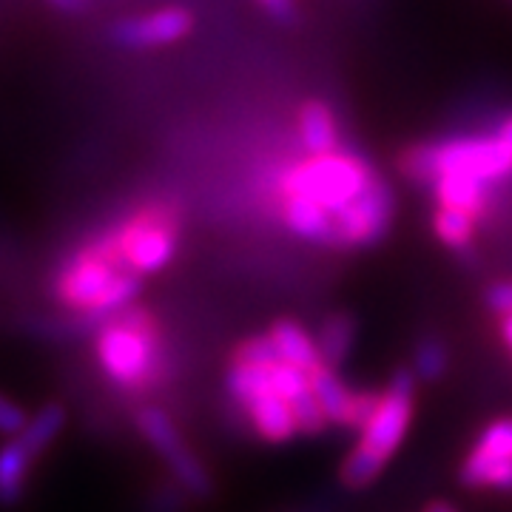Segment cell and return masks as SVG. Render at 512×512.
Listing matches in <instances>:
<instances>
[{
    "mask_svg": "<svg viewBox=\"0 0 512 512\" xmlns=\"http://www.w3.org/2000/svg\"><path fill=\"white\" fill-rule=\"evenodd\" d=\"M416 384L419 379L410 365L393 370L376 413L359 430V444L350 450V456L339 470V478L348 490L370 487L382 476L387 461L402 447L410 421H413V410H416Z\"/></svg>",
    "mask_w": 512,
    "mask_h": 512,
    "instance_id": "obj_1",
    "label": "cell"
},
{
    "mask_svg": "<svg viewBox=\"0 0 512 512\" xmlns=\"http://www.w3.org/2000/svg\"><path fill=\"white\" fill-rule=\"evenodd\" d=\"M399 171L410 183L430 185L441 174H467L484 183H495L512 174V151L495 137H453L444 143H416L399 154Z\"/></svg>",
    "mask_w": 512,
    "mask_h": 512,
    "instance_id": "obj_2",
    "label": "cell"
},
{
    "mask_svg": "<svg viewBox=\"0 0 512 512\" xmlns=\"http://www.w3.org/2000/svg\"><path fill=\"white\" fill-rule=\"evenodd\" d=\"M157 325L146 311L120 308L103 322L97 336V356L111 379L123 387H140L157 376L160 342Z\"/></svg>",
    "mask_w": 512,
    "mask_h": 512,
    "instance_id": "obj_3",
    "label": "cell"
},
{
    "mask_svg": "<svg viewBox=\"0 0 512 512\" xmlns=\"http://www.w3.org/2000/svg\"><path fill=\"white\" fill-rule=\"evenodd\" d=\"M376 168L348 151H330L319 154L305 163L293 165L291 171L282 177V191L288 197H305V200L319 202L330 211H339L342 205L356 200Z\"/></svg>",
    "mask_w": 512,
    "mask_h": 512,
    "instance_id": "obj_4",
    "label": "cell"
},
{
    "mask_svg": "<svg viewBox=\"0 0 512 512\" xmlns=\"http://www.w3.org/2000/svg\"><path fill=\"white\" fill-rule=\"evenodd\" d=\"M396 217V194L390 183L376 171L365 191L333 211L336 248H376L382 245Z\"/></svg>",
    "mask_w": 512,
    "mask_h": 512,
    "instance_id": "obj_5",
    "label": "cell"
},
{
    "mask_svg": "<svg viewBox=\"0 0 512 512\" xmlns=\"http://www.w3.org/2000/svg\"><path fill=\"white\" fill-rule=\"evenodd\" d=\"M117 251L128 271L154 274L171 262L177 251V217L165 208H151L117 234Z\"/></svg>",
    "mask_w": 512,
    "mask_h": 512,
    "instance_id": "obj_6",
    "label": "cell"
},
{
    "mask_svg": "<svg viewBox=\"0 0 512 512\" xmlns=\"http://www.w3.org/2000/svg\"><path fill=\"white\" fill-rule=\"evenodd\" d=\"M137 424H140V433L151 441V447L165 458V464L171 467V473H174L180 487H185L188 493L194 495L211 493V478L205 473V467L185 447V441L180 439L174 421L168 419L163 410L148 407V410H143L137 416Z\"/></svg>",
    "mask_w": 512,
    "mask_h": 512,
    "instance_id": "obj_7",
    "label": "cell"
},
{
    "mask_svg": "<svg viewBox=\"0 0 512 512\" xmlns=\"http://www.w3.org/2000/svg\"><path fill=\"white\" fill-rule=\"evenodd\" d=\"M120 274L117 262L100 254L97 248H89L80 256H74L69 268L57 279V299L74 311H92L94 302L106 293L114 276Z\"/></svg>",
    "mask_w": 512,
    "mask_h": 512,
    "instance_id": "obj_8",
    "label": "cell"
},
{
    "mask_svg": "<svg viewBox=\"0 0 512 512\" xmlns=\"http://www.w3.org/2000/svg\"><path fill=\"white\" fill-rule=\"evenodd\" d=\"M194 29V18L185 9H160L140 18H126L114 26V43L123 49H157L183 40Z\"/></svg>",
    "mask_w": 512,
    "mask_h": 512,
    "instance_id": "obj_9",
    "label": "cell"
},
{
    "mask_svg": "<svg viewBox=\"0 0 512 512\" xmlns=\"http://www.w3.org/2000/svg\"><path fill=\"white\" fill-rule=\"evenodd\" d=\"M282 217H285L288 231L299 239L319 242L325 248H336V222H333V211L325 205L305 200V197H288L285 208H282Z\"/></svg>",
    "mask_w": 512,
    "mask_h": 512,
    "instance_id": "obj_10",
    "label": "cell"
},
{
    "mask_svg": "<svg viewBox=\"0 0 512 512\" xmlns=\"http://www.w3.org/2000/svg\"><path fill=\"white\" fill-rule=\"evenodd\" d=\"M248 413V419L256 427V433L265 441H291L299 430H296V421H293L291 402L282 399L279 393H265L254 402H248L242 407Z\"/></svg>",
    "mask_w": 512,
    "mask_h": 512,
    "instance_id": "obj_11",
    "label": "cell"
},
{
    "mask_svg": "<svg viewBox=\"0 0 512 512\" xmlns=\"http://www.w3.org/2000/svg\"><path fill=\"white\" fill-rule=\"evenodd\" d=\"M490 185L476 177H467V174H441L436 183L430 185L433 197L439 205L447 208H461L473 217H481L487 211V202H490Z\"/></svg>",
    "mask_w": 512,
    "mask_h": 512,
    "instance_id": "obj_12",
    "label": "cell"
},
{
    "mask_svg": "<svg viewBox=\"0 0 512 512\" xmlns=\"http://www.w3.org/2000/svg\"><path fill=\"white\" fill-rule=\"evenodd\" d=\"M296 120H299V140H302V146L311 157L330 154V151L339 148V128H336V120H333V111H330L328 103H322V100L302 103Z\"/></svg>",
    "mask_w": 512,
    "mask_h": 512,
    "instance_id": "obj_13",
    "label": "cell"
},
{
    "mask_svg": "<svg viewBox=\"0 0 512 512\" xmlns=\"http://www.w3.org/2000/svg\"><path fill=\"white\" fill-rule=\"evenodd\" d=\"M356 336H359V322L353 313H330L319 328V336H316L322 365L336 367V370L345 365L350 350L356 345Z\"/></svg>",
    "mask_w": 512,
    "mask_h": 512,
    "instance_id": "obj_14",
    "label": "cell"
},
{
    "mask_svg": "<svg viewBox=\"0 0 512 512\" xmlns=\"http://www.w3.org/2000/svg\"><path fill=\"white\" fill-rule=\"evenodd\" d=\"M311 390L316 396V402L322 407L325 419L328 424H336V427H345L348 424V413H350V393L345 382L339 379L336 367L330 365H319L311 370Z\"/></svg>",
    "mask_w": 512,
    "mask_h": 512,
    "instance_id": "obj_15",
    "label": "cell"
},
{
    "mask_svg": "<svg viewBox=\"0 0 512 512\" xmlns=\"http://www.w3.org/2000/svg\"><path fill=\"white\" fill-rule=\"evenodd\" d=\"M274 345L282 353V362L288 365L302 367L311 373L313 367L322 365V356H319V348H316V339H313L308 330L302 325H296L291 319H279L274 322V328L268 330Z\"/></svg>",
    "mask_w": 512,
    "mask_h": 512,
    "instance_id": "obj_16",
    "label": "cell"
},
{
    "mask_svg": "<svg viewBox=\"0 0 512 512\" xmlns=\"http://www.w3.org/2000/svg\"><path fill=\"white\" fill-rule=\"evenodd\" d=\"M35 450L20 439L15 433V439L0 447V504H15L23 493L26 484V473L35 461Z\"/></svg>",
    "mask_w": 512,
    "mask_h": 512,
    "instance_id": "obj_17",
    "label": "cell"
},
{
    "mask_svg": "<svg viewBox=\"0 0 512 512\" xmlns=\"http://www.w3.org/2000/svg\"><path fill=\"white\" fill-rule=\"evenodd\" d=\"M458 484L467 490L512 493V458H481L467 453L458 467Z\"/></svg>",
    "mask_w": 512,
    "mask_h": 512,
    "instance_id": "obj_18",
    "label": "cell"
},
{
    "mask_svg": "<svg viewBox=\"0 0 512 512\" xmlns=\"http://www.w3.org/2000/svg\"><path fill=\"white\" fill-rule=\"evenodd\" d=\"M433 231L441 245H447L456 254H467V251H473V242H476V217L461 208L439 205V211L433 217Z\"/></svg>",
    "mask_w": 512,
    "mask_h": 512,
    "instance_id": "obj_19",
    "label": "cell"
},
{
    "mask_svg": "<svg viewBox=\"0 0 512 512\" xmlns=\"http://www.w3.org/2000/svg\"><path fill=\"white\" fill-rule=\"evenodd\" d=\"M271 367L234 362L231 370H228V379H225V384H228V396H231L239 407H245V404L254 402L259 396H265V393H276Z\"/></svg>",
    "mask_w": 512,
    "mask_h": 512,
    "instance_id": "obj_20",
    "label": "cell"
},
{
    "mask_svg": "<svg viewBox=\"0 0 512 512\" xmlns=\"http://www.w3.org/2000/svg\"><path fill=\"white\" fill-rule=\"evenodd\" d=\"M413 373L424 384H436L447 376L450 370V350L439 336H424L416 350H413Z\"/></svg>",
    "mask_w": 512,
    "mask_h": 512,
    "instance_id": "obj_21",
    "label": "cell"
},
{
    "mask_svg": "<svg viewBox=\"0 0 512 512\" xmlns=\"http://www.w3.org/2000/svg\"><path fill=\"white\" fill-rule=\"evenodd\" d=\"M470 456L512 458V419H498L484 427V433L473 444Z\"/></svg>",
    "mask_w": 512,
    "mask_h": 512,
    "instance_id": "obj_22",
    "label": "cell"
},
{
    "mask_svg": "<svg viewBox=\"0 0 512 512\" xmlns=\"http://www.w3.org/2000/svg\"><path fill=\"white\" fill-rule=\"evenodd\" d=\"M291 413L293 421H296V430L305 433V436H319V433H325V427H328V419H325V413H322V407L316 402L311 387H308L305 393L293 396Z\"/></svg>",
    "mask_w": 512,
    "mask_h": 512,
    "instance_id": "obj_23",
    "label": "cell"
},
{
    "mask_svg": "<svg viewBox=\"0 0 512 512\" xmlns=\"http://www.w3.org/2000/svg\"><path fill=\"white\" fill-rule=\"evenodd\" d=\"M234 362L271 367L282 362V353H279V348L274 345L271 333H265V336H251V339H245L237 348V353H234Z\"/></svg>",
    "mask_w": 512,
    "mask_h": 512,
    "instance_id": "obj_24",
    "label": "cell"
},
{
    "mask_svg": "<svg viewBox=\"0 0 512 512\" xmlns=\"http://www.w3.org/2000/svg\"><path fill=\"white\" fill-rule=\"evenodd\" d=\"M379 399H382V393H353V399H350V413H348V424L350 430H362L370 416L376 413V407H379Z\"/></svg>",
    "mask_w": 512,
    "mask_h": 512,
    "instance_id": "obj_25",
    "label": "cell"
},
{
    "mask_svg": "<svg viewBox=\"0 0 512 512\" xmlns=\"http://www.w3.org/2000/svg\"><path fill=\"white\" fill-rule=\"evenodd\" d=\"M484 305L495 313V316H501V313H510L512 311V282L510 279H501V282H493V285H487V291H484Z\"/></svg>",
    "mask_w": 512,
    "mask_h": 512,
    "instance_id": "obj_26",
    "label": "cell"
},
{
    "mask_svg": "<svg viewBox=\"0 0 512 512\" xmlns=\"http://www.w3.org/2000/svg\"><path fill=\"white\" fill-rule=\"evenodd\" d=\"M23 424H26V413L6 396H0V433H18Z\"/></svg>",
    "mask_w": 512,
    "mask_h": 512,
    "instance_id": "obj_27",
    "label": "cell"
},
{
    "mask_svg": "<svg viewBox=\"0 0 512 512\" xmlns=\"http://www.w3.org/2000/svg\"><path fill=\"white\" fill-rule=\"evenodd\" d=\"M262 3V9L271 15L274 20H279V23H293L296 20V0H259Z\"/></svg>",
    "mask_w": 512,
    "mask_h": 512,
    "instance_id": "obj_28",
    "label": "cell"
},
{
    "mask_svg": "<svg viewBox=\"0 0 512 512\" xmlns=\"http://www.w3.org/2000/svg\"><path fill=\"white\" fill-rule=\"evenodd\" d=\"M49 6H55L63 15H83L92 9V0H49Z\"/></svg>",
    "mask_w": 512,
    "mask_h": 512,
    "instance_id": "obj_29",
    "label": "cell"
},
{
    "mask_svg": "<svg viewBox=\"0 0 512 512\" xmlns=\"http://www.w3.org/2000/svg\"><path fill=\"white\" fill-rule=\"evenodd\" d=\"M501 339L512 348V311L501 313Z\"/></svg>",
    "mask_w": 512,
    "mask_h": 512,
    "instance_id": "obj_30",
    "label": "cell"
},
{
    "mask_svg": "<svg viewBox=\"0 0 512 512\" xmlns=\"http://www.w3.org/2000/svg\"><path fill=\"white\" fill-rule=\"evenodd\" d=\"M498 137H501V140L507 143V148L512 151V114L504 120V123H501V128H498Z\"/></svg>",
    "mask_w": 512,
    "mask_h": 512,
    "instance_id": "obj_31",
    "label": "cell"
},
{
    "mask_svg": "<svg viewBox=\"0 0 512 512\" xmlns=\"http://www.w3.org/2000/svg\"><path fill=\"white\" fill-rule=\"evenodd\" d=\"M424 512H458L453 504H447V501H433V504H427Z\"/></svg>",
    "mask_w": 512,
    "mask_h": 512,
    "instance_id": "obj_32",
    "label": "cell"
},
{
    "mask_svg": "<svg viewBox=\"0 0 512 512\" xmlns=\"http://www.w3.org/2000/svg\"><path fill=\"white\" fill-rule=\"evenodd\" d=\"M510 3H512V0H510Z\"/></svg>",
    "mask_w": 512,
    "mask_h": 512,
    "instance_id": "obj_33",
    "label": "cell"
}]
</instances>
